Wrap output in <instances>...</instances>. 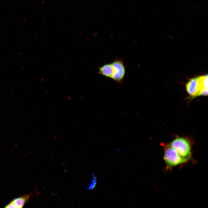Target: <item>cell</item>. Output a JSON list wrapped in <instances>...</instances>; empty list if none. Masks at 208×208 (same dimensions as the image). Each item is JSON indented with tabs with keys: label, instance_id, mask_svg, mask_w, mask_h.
<instances>
[{
	"label": "cell",
	"instance_id": "obj_2",
	"mask_svg": "<svg viewBox=\"0 0 208 208\" xmlns=\"http://www.w3.org/2000/svg\"><path fill=\"white\" fill-rule=\"evenodd\" d=\"M175 150L187 162L191 156L190 144L187 139L181 138L174 140L169 145Z\"/></svg>",
	"mask_w": 208,
	"mask_h": 208
},
{
	"label": "cell",
	"instance_id": "obj_6",
	"mask_svg": "<svg viewBox=\"0 0 208 208\" xmlns=\"http://www.w3.org/2000/svg\"><path fill=\"white\" fill-rule=\"evenodd\" d=\"M114 72L112 63L105 64L99 68V73L107 77L112 79Z\"/></svg>",
	"mask_w": 208,
	"mask_h": 208
},
{
	"label": "cell",
	"instance_id": "obj_1",
	"mask_svg": "<svg viewBox=\"0 0 208 208\" xmlns=\"http://www.w3.org/2000/svg\"><path fill=\"white\" fill-rule=\"evenodd\" d=\"M186 88L188 93L192 96L201 95L203 90L208 89L207 75L191 79L187 84Z\"/></svg>",
	"mask_w": 208,
	"mask_h": 208
},
{
	"label": "cell",
	"instance_id": "obj_7",
	"mask_svg": "<svg viewBox=\"0 0 208 208\" xmlns=\"http://www.w3.org/2000/svg\"><path fill=\"white\" fill-rule=\"evenodd\" d=\"M92 177V178L91 183L87 188L88 190H91L95 186L96 183V176L94 174H93Z\"/></svg>",
	"mask_w": 208,
	"mask_h": 208
},
{
	"label": "cell",
	"instance_id": "obj_3",
	"mask_svg": "<svg viewBox=\"0 0 208 208\" xmlns=\"http://www.w3.org/2000/svg\"><path fill=\"white\" fill-rule=\"evenodd\" d=\"M164 159L168 168L186 162L176 151L169 145L165 149Z\"/></svg>",
	"mask_w": 208,
	"mask_h": 208
},
{
	"label": "cell",
	"instance_id": "obj_4",
	"mask_svg": "<svg viewBox=\"0 0 208 208\" xmlns=\"http://www.w3.org/2000/svg\"><path fill=\"white\" fill-rule=\"evenodd\" d=\"M114 72L112 79L118 83H120L122 81L125 73V67L122 61L116 59L112 63Z\"/></svg>",
	"mask_w": 208,
	"mask_h": 208
},
{
	"label": "cell",
	"instance_id": "obj_5",
	"mask_svg": "<svg viewBox=\"0 0 208 208\" xmlns=\"http://www.w3.org/2000/svg\"><path fill=\"white\" fill-rule=\"evenodd\" d=\"M30 197L29 195L25 194L14 198L5 207L21 208L28 201Z\"/></svg>",
	"mask_w": 208,
	"mask_h": 208
}]
</instances>
